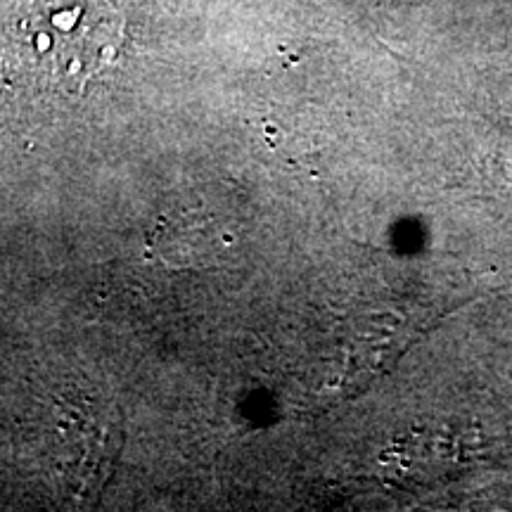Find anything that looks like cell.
I'll return each instance as SVG.
<instances>
[{
    "label": "cell",
    "instance_id": "6da1fadb",
    "mask_svg": "<svg viewBox=\"0 0 512 512\" xmlns=\"http://www.w3.org/2000/svg\"><path fill=\"white\" fill-rule=\"evenodd\" d=\"M121 38L112 0H0V102L83 93L110 67Z\"/></svg>",
    "mask_w": 512,
    "mask_h": 512
},
{
    "label": "cell",
    "instance_id": "7a4b0ae2",
    "mask_svg": "<svg viewBox=\"0 0 512 512\" xmlns=\"http://www.w3.org/2000/svg\"><path fill=\"white\" fill-rule=\"evenodd\" d=\"M228 235L204 209L162 214L147 233V256L171 271H207L219 266Z\"/></svg>",
    "mask_w": 512,
    "mask_h": 512
}]
</instances>
